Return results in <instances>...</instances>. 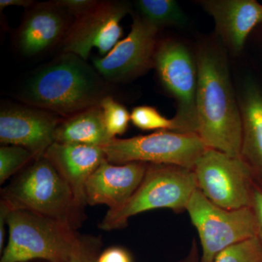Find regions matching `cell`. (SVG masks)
Returning <instances> with one entry per match:
<instances>
[{
	"label": "cell",
	"mask_w": 262,
	"mask_h": 262,
	"mask_svg": "<svg viewBox=\"0 0 262 262\" xmlns=\"http://www.w3.org/2000/svg\"><path fill=\"white\" fill-rule=\"evenodd\" d=\"M72 16L77 18L85 14L98 5L97 0H56Z\"/></svg>",
	"instance_id": "25"
},
{
	"label": "cell",
	"mask_w": 262,
	"mask_h": 262,
	"mask_svg": "<svg viewBox=\"0 0 262 262\" xmlns=\"http://www.w3.org/2000/svg\"><path fill=\"white\" fill-rule=\"evenodd\" d=\"M108 83L88 61L61 53L29 76L17 97L24 104L67 118L100 106L110 96Z\"/></svg>",
	"instance_id": "2"
},
{
	"label": "cell",
	"mask_w": 262,
	"mask_h": 262,
	"mask_svg": "<svg viewBox=\"0 0 262 262\" xmlns=\"http://www.w3.org/2000/svg\"><path fill=\"white\" fill-rule=\"evenodd\" d=\"M129 13L130 6L127 2H98L92 10L75 19L60 46L61 53H73L88 61L93 48H96L101 57L106 56L122 37L120 23Z\"/></svg>",
	"instance_id": "10"
},
{
	"label": "cell",
	"mask_w": 262,
	"mask_h": 262,
	"mask_svg": "<svg viewBox=\"0 0 262 262\" xmlns=\"http://www.w3.org/2000/svg\"><path fill=\"white\" fill-rule=\"evenodd\" d=\"M100 106L108 134L113 138L123 135L130 122V114L127 108L111 96L103 98Z\"/></svg>",
	"instance_id": "22"
},
{
	"label": "cell",
	"mask_w": 262,
	"mask_h": 262,
	"mask_svg": "<svg viewBox=\"0 0 262 262\" xmlns=\"http://www.w3.org/2000/svg\"><path fill=\"white\" fill-rule=\"evenodd\" d=\"M133 24L127 37L119 41L106 56L94 58L93 63L108 82L136 78L154 67L160 29L133 13Z\"/></svg>",
	"instance_id": "11"
},
{
	"label": "cell",
	"mask_w": 262,
	"mask_h": 262,
	"mask_svg": "<svg viewBox=\"0 0 262 262\" xmlns=\"http://www.w3.org/2000/svg\"><path fill=\"white\" fill-rule=\"evenodd\" d=\"M137 13L150 24L160 29L163 27H185L187 15L173 0H139Z\"/></svg>",
	"instance_id": "19"
},
{
	"label": "cell",
	"mask_w": 262,
	"mask_h": 262,
	"mask_svg": "<svg viewBox=\"0 0 262 262\" xmlns=\"http://www.w3.org/2000/svg\"><path fill=\"white\" fill-rule=\"evenodd\" d=\"M196 183L192 170L165 164H148L145 175L130 199L120 208L108 210L100 229L115 230L126 227L131 217L156 209L176 213L186 211Z\"/></svg>",
	"instance_id": "5"
},
{
	"label": "cell",
	"mask_w": 262,
	"mask_h": 262,
	"mask_svg": "<svg viewBox=\"0 0 262 262\" xmlns=\"http://www.w3.org/2000/svg\"><path fill=\"white\" fill-rule=\"evenodd\" d=\"M113 139L106 130L100 106L63 119L55 134V142L99 147L106 146Z\"/></svg>",
	"instance_id": "18"
},
{
	"label": "cell",
	"mask_w": 262,
	"mask_h": 262,
	"mask_svg": "<svg viewBox=\"0 0 262 262\" xmlns=\"http://www.w3.org/2000/svg\"><path fill=\"white\" fill-rule=\"evenodd\" d=\"M200 260H201V253H200L198 243L194 239L187 254L177 262H200Z\"/></svg>",
	"instance_id": "29"
},
{
	"label": "cell",
	"mask_w": 262,
	"mask_h": 262,
	"mask_svg": "<svg viewBox=\"0 0 262 262\" xmlns=\"http://www.w3.org/2000/svg\"><path fill=\"white\" fill-rule=\"evenodd\" d=\"M252 208L258 225V235L262 244V183L258 179H253L252 186Z\"/></svg>",
	"instance_id": "26"
},
{
	"label": "cell",
	"mask_w": 262,
	"mask_h": 262,
	"mask_svg": "<svg viewBox=\"0 0 262 262\" xmlns=\"http://www.w3.org/2000/svg\"><path fill=\"white\" fill-rule=\"evenodd\" d=\"M195 59L196 134L208 149L241 157L242 119L225 53L203 45Z\"/></svg>",
	"instance_id": "1"
},
{
	"label": "cell",
	"mask_w": 262,
	"mask_h": 262,
	"mask_svg": "<svg viewBox=\"0 0 262 262\" xmlns=\"http://www.w3.org/2000/svg\"><path fill=\"white\" fill-rule=\"evenodd\" d=\"M96 262H134V260L125 248L114 246L100 253Z\"/></svg>",
	"instance_id": "27"
},
{
	"label": "cell",
	"mask_w": 262,
	"mask_h": 262,
	"mask_svg": "<svg viewBox=\"0 0 262 262\" xmlns=\"http://www.w3.org/2000/svg\"><path fill=\"white\" fill-rule=\"evenodd\" d=\"M44 156L64 179L77 206L82 209L87 204L86 183L98 167L106 160L102 147L54 142L46 150Z\"/></svg>",
	"instance_id": "16"
},
{
	"label": "cell",
	"mask_w": 262,
	"mask_h": 262,
	"mask_svg": "<svg viewBox=\"0 0 262 262\" xmlns=\"http://www.w3.org/2000/svg\"><path fill=\"white\" fill-rule=\"evenodd\" d=\"M192 170L198 190L212 203L226 209L251 207L254 175L241 157L207 148Z\"/></svg>",
	"instance_id": "8"
},
{
	"label": "cell",
	"mask_w": 262,
	"mask_h": 262,
	"mask_svg": "<svg viewBox=\"0 0 262 262\" xmlns=\"http://www.w3.org/2000/svg\"><path fill=\"white\" fill-rule=\"evenodd\" d=\"M186 212L201 243L200 262H214L226 248L257 237L258 225L251 207L226 209L212 203L196 189Z\"/></svg>",
	"instance_id": "6"
},
{
	"label": "cell",
	"mask_w": 262,
	"mask_h": 262,
	"mask_svg": "<svg viewBox=\"0 0 262 262\" xmlns=\"http://www.w3.org/2000/svg\"><path fill=\"white\" fill-rule=\"evenodd\" d=\"M242 119L241 157L262 183V88L253 80L243 86L238 98Z\"/></svg>",
	"instance_id": "17"
},
{
	"label": "cell",
	"mask_w": 262,
	"mask_h": 262,
	"mask_svg": "<svg viewBox=\"0 0 262 262\" xmlns=\"http://www.w3.org/2000/svg\"><path fill=\"white\" fill-rule=\"evenodd\" d=\"M154 67L160 82L176 100L175 118L184 133L196 134L198 67L189 48L173 39L158 41ZM198 135V134H196Z\"/></svg>",
	"instance_id": "9"
},
{
	"label": "cell",
	"mask_w": 262,
	"mask_h": 262,
	"mask_svg": "<svg viewBox=\"0 0 262 262\" xmlns=\"http://www.w3.org/2000/svg\"><path fill=\"white\" fill-rule=\"evenodd\" d=\"M63 119L29 105L4 103L0 110V142L21 146L36 158L55 142L57 127Z\"/></svg>",
	"instance_id": "12"
},
{
	"label": "cell",
	"mask_w": 262,
	"mask_h": 262,
	"mask_svg": "<svg viewBox=\"0 0 262 262\" xmlns=\"http://www.w3.org/2000/svg\"><path fill=\"white\" fill-rule=\"evenodd\" d=\"M11 209L25 210L76 227L81 209L70 186L44 156L32 160L2 192Z\"/></svg>",
	"instance_id": "3"
},
{
	"label": "cell",
	"mask_w": 262,
	"mask_h": 262,
	"mask_svg": "<svg viewBox=\"0 0 262 262\" xmlns=\"http://www.w3.org/2000/svg\"><path fill=\"white\" fill-rule=\"evenodd\" d=\"M200 4L215 22L226 46L238 53L248 36L262 22V5L256 0H203Z\"/></svg>",
	"instance_id": "15"
},
{
	"label": "cell",
	"mask_w": 262,
	"mask_h": 262,
	"mask_svg": "<svg viewBox=\"0 0 262 262\" xmlns=\"http://www.w3.org/2000/svg\"><path fill=\"white\" fill-rule=\"evenodd\" d=\"M102 149L110 163L165 164L193 170L207 147L193 133L159 130L128 139L115 138Z\"/></svg>",
	"instance_id": "7"
},
{
	"label": "cell",
	"mask_w": 262,
	"mask_h": 262,
	"mask_svg": "<svg viewBox=\"0 0 262 262\" xmlns=\"http://www.w3.org/2000/svg\"><path fill=\"white\" fill-rule=\"evenodd\" d=\"M10 207L4 201L0 203V251L4 249L5 238V225H7V219L10 211Z\"/></svg>",
	"instance_id": "28"
},
{
	"label": "cell",
	"mask_w": 262,
	"mask_h": 262,
	"mask_svg": "<svg viewBox=\"0 0 262 262\" xmlns=\"http://www.w3.org/2000/svg\"><path fill=\"white\" fill-rule=\"evenodd\" d=\"M147 163L116 165L103 161L86 183V203L90 206L105 205L108 210L123 206L140 185Z\"/></svg>",
	"instance_id": "14"
},
{
	"label": "cell",
	"mask_w": 262,
	"mask_h": 262,
	"mask_svg": "<svg viewBox=\"0 0 262 262\" xmlns=\"http://www.w3.org/2000/svg\"><path fill=\"white\" fill-rule=\"evenodd\" d=\"M214 262H262V244L253 237L226 248L217 255Z\"/></svg>",
	"instance_id": "23"
},
{
	"label": "cell",
	"mask_w": 262,
	"mask_h": 262,
	"mask_svg": "<svg viewBox=\"0 0 262 262\" xmlns=\"http://www.w3.org/2000/svg\"><path fill=\"white\" fill-rule=\"evenodd\" d=\"M36 158L35 155L21 146L3 145L0 148V184H4L19 170Z\"/></svg>",
	"instance_id": "21"
},
{
	"label": "cell",
	"mask_w": 262,
	"mask_h": 262,
	"mask_svg": "<svg viewBox=\"0 0 262 262\" xmlns=\"http://www.w3.org/2000/svg\"><path fill=\"white\" fill-rule=\"evenodd\" d=\"M72 18L56 0L36 3L27 10L15 32V47L23 56L34 57L61 46Z\"/></svg>",
	"instance_id": "13"
},
{
	"label": "cell",
	"mask_w": 262,
	"mask_h": 262,
	"mask_svg": "<svg viewBox=\"0 0 262 262\" xmlns=\"http://www.w3.org/2000/svg\"><path fill=\"white\" fill-rule=\"evenodd\" d=\"M35 3L33 0H0V10H4L9 6L22 7L27 10Z\"/></svg>",
	"instance_id": "30"
},
{
	"label": "cell",
	"mask_w": 262,
	"mask_h": 262,
	"mask_svg": "<svg viewBox=\"0 0 262 262\" xmlns=\"http://www.w3.org/2000/svg\"><path fill=\"white\" fill-rule=\"evenodd\" d=\"M7 225L9 238L0 262H69L80 242L72 226L25 210L10 208Z\"/></svg>",
	"instance_id": "4"
},
{
	"label": "cell",
	"mask_w": 262,
	"mask_h": 262,
	"mask_svg": "<svg viewBox=\"0 0 262 262\" xmlns=\"http://www.w3.org/2000/svg\"><path fill=\"white\" fill-rule=\"evenodd\" d=\"M133 125L143 130H172L182 132V126L175 117H164L156 108L150 106H136L130 113Z\"/></svg>",
	"instance_id": "20"
},
{
	"label": "cell",
	"mask_w": 262,
	"mask_h": 262,
	"mask_svg": "<svg viewBox=\"0 0 262 262\" xmlns=\"http://www.w3.org/2000/svg\"><path fill=\"white\" fill-rule=\"evenodd\" d=\"M98 255L96 242L81 238L80 244L71 255L69 262H96Z\"/></svg>",
	"instance_id": "24"
}]
</instances>
